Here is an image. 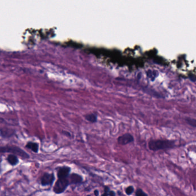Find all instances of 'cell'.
<instances>
[{"label":"cell","mask_w":196,"mask_h":196,"mask_svg":"<svg viewBox=\"0 0 196 196\" xmlns=\"http://www.w3.org/2000/svg\"><path fill=\"white\" fill-rule=\"evenodd\" d=\"M71 171V169L69 167L64 166L61 167L58 171V178H66L70 175Z\"/></svg>","instance_id":"7"},{"label":"cell","mask_w":196,"mask_h":196,"mask_svg":"<svg viewBox=\"0 0 196 196\" xmlns=\"http://www.w3.org/2000/svg\"><path fill=\"white\" fill-rule=\"evenodd\" d=\"M110 191V189L108 186H105L104 188V193L101 196H109V192Z\"/></svg>","instance_id":"15"},{"label":"cell","mask_w":196,"mask_h":196,"mask_svg":"<svg viewBox=\"0 0 196 196\" xmlns=\"http://www.w3.org/2000/svg\"><path fill=\"white\" fill-rule=\"evenodd\" d=\"M186 123L189 124L190 126L193 127H196V119H192V118H186L185 119Z\"/></svg>","instance_id":"12"},{"label":"cell","mask_w":196,"mask_h":196,"mask_svg":"<svg viewBox=\"0 0 196 196\" xmlns=\"http://www.w3.org/2000/svg\"><path fill=\"white\" fill-rule=\"evenodd\" d=\"M134 192V188L133 186H130L128 188H127L126 190V193L127 195L130 196Z\"/></svg>","instance_id":"14"},{"label":"cell","mask_w":196,"mask_h":196,"mask_svg":"<svg viewBox=\"0 0 196 196\" xmlns=\"http://www.w3.org/2000/svg\"><path fill=\"white\" fill-rule=\"evenodd\" d=\"M136 196H148L141 189H138L136 192Z\"/></svg>","instance_id":"13"},{"label":"cell","mask_w":196,"mask_h":196,"mask_svg":"<svg viewBox=\"0 0 196 196\" xmlns=\"http://www.w3.org/2000/svg\"><path fill=\"white\" fill-rule=\"evenodd\" d=\"M12 153L14 155H18L23 159L29 158L28 154L20 147L16 146H3L0 147V153Z\"/></svg>","instance_id":"2"},{"label":"cell","mask_w":196,"mask_h":196,"mask_svg":"<svg viewBox=\"0 0 196 196\" xmlns=\"http://www.w3.org/2000/svg\"><path fill=\"white\" fill-rule=\"evenodd\" d=\"M134 137L133 136L128 133H125L117 138V143L122 145H125L133 142Z\"/></svg>","instance_id":"4"},{"label":"cell","mask_w":196,"mask_h":196,"mask_svg":"<svg viewBox=\"0 0 196 196\" xmlns=\"http://www.w3.org/2000/svg\"><path fill=\"white\" fill-rule=\"evenodd\" d=\"M26 147L29 149H31L32 151H33L35 153H37L39 151V144L36 143L29 142L27 144Z\"/></svg>","instance_id":"9"},{"label":"cell","mask_w":196,"mask_h":196,"mask_svg":"<svg viewBox=\"0 0 196 196\" xmlns=\"http://www.w3.org/2000/svg\"><path fill=\"white\" fill-rule=\"evenodd\" d=\"M14 133L13 131H10V130H1V134L2 136L5 137H8L12 136Z\"/></svg>","instance_id":"11"},{"label":"cell","mask_w":196,"mask_h":196,"mask_svg":"<svg viewBox=\"0 0 196 196\" xmlns=\"http://www.w3.org/2000/svg\"><path fill=\"white\" fill-rule=\"evenodd\" d=\"M94 196H99V192L98 190H95L94 191Z\"/></svg>","instance_id":"18"},{"label":"cell","mask_w":196,"mask_h":196,"mask_svg":"<svg viewBox=\"0 0 196 196\" xmlns=\"http://www.w3.org/2000/svg\"><path fill=\"white\" fill-rule=\"evenodd\" d=\"M109 196H116V193L113 191H110L109 192Z\"/></svg>","instance_id":"17"},{"label":"cell","mask_w":196,"mask_h":196,"mask_svg":"<svg viewBox=\"0 0 196 196\" xmlns=\"http://www.w3.org/2000/svg\"><path fill=\"white\" fill-rule=\"evenodd\" d=\"M55 180V176L54 174L44 173L41 179V184L43 186H47L53 185Z\"/></svg>","instance_id":"5"},{"label":"cell","mask_w":196,"mask_h":196,"mask_svg":"<svg viewBox=\"0 0 196 196\" xmlns=\"http://www.w3.org/2000/svg\"><path fill=\"white\" fill-rule=\"evenodd\" d=\"M189 78L193 82H195L196 81V76L194 74H190L189 75Z\"/></svg>","instance_id":"16"},{"label":"cell","mask_w":196,"mask_h":196,"mask_svg":"<svg viewBox=\"0 0 196 196\" xmlns=\"http://www.w3.org/2000/svg\"><path fill=\"white\" fill-rule=\"evenodd\" d=\"M7 160L8 162L12 166L16 165L18 163V159L17 157L16 156V155L13 154L9 155L7 158Z\"/></svg>","instance_id":"8"},{"label":"cell","mask_w":196,"mask_h":196,"mask_svg":"<svg viewBox=\"0 0 196 196\" xmlns=\"http://www.w3.org/2000/svg\"><path fill=\"white\" fill-rule=\"evenodd\" d=\"M148 148L153 151L171 149L176 146L174 140L166 139L151 140L148 143Z\"/></svg>","instance_id":"1"},{"label":"cell","mask_w":196,"mask_h":196,"mask_svg":"<svg viewBox=\"0 0 196 196\" xmlns=\"http://www.w3.org/2000/svg\"><path fill=\"white\" fill-rule=\"evenodd\" d=\"M85 119H86V120H87L88 122H89L92 123H96L97 121V116L94 113H90V114L86 115Z\"/></svg>","instance_id":"10"},{"label":"cell","mask_w":196,"mask_h":196,"mask_svg":"<svg viewBox=\"0 0 196 196\" xmlns=\"http://www.w3.org/2000/svg\"><path fill=\"white\" fill-rule=\"evenodd\" d=\"M69 185L70 183L68 178H59L55 184L54 187V192L57 194H61L65 192Z\"/></svg>","instance_id":"3"},{"label":"cell","mask_w":196,"mask_h":196,"mask_svg":"<svg viewBox=\"0 0 196 196\" xmlns=\"http://www.w3.org/2000/svg\"><path fill=\"white\" fill-rule=\"evenodd\" d=\"M68 177V180L70 184L76 185V184H81L83 181V177L78 174L72 173L69 175Z\"/></svg>","instance_id":"6"}]
</instances>
